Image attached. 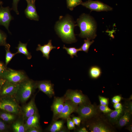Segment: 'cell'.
<instances>
[{"mask_svg":"<svg viewBox=\"0 0 132 132\" xmlns=\"http://www.w3.org/2000/svg\"><path fill=\"white\" fill-rule=\"evenodd\" d=\"M77 22L80 31V36L90 40L95 38L96 36V25L91 17L83 14L77 19Z\"/></svg>","mask_w":132,"mask_h":132,"instance_id":"cell-1","label":"cell"},{"mask_svg":"<svg viewBox=\"0 0 132 132\" xmlns=\"http://www.w3.org/2000/svg\"><path fill=\"white\" fill-rule=\"evenodd\" d=\"M75 24L72 20L67 17L59 21L56 26V30L62 39L68 43L76 41L74 32Z\"/></svg>","mask_w":132,"mask_h":132,"instance_id":"cell-2","label":"cell"},{"mask_svg":"<svg viewBox=\"0 0 132 132\" xmlns=\"http://www.w3.org/2000/svg\"><path fill=\"white\" fill-rule=\"evenodd\" d=\"M34 86L33 82L30 80H24L21 84H19L18 91L21 101H25L29 98L32 94Z\"/></svg>","mask_w":132,"mask_h":132,"instance_id":"cell-3","label":"cell"},{"mask_svg":"<svg viewBox=\"0 0 132 132\" xmlns=\"http://www.w3.org/2000/svg\"><path fill=\"white\" fill-rule=\"evenodd\" d=\"M2 75L8 81L15 84L21 83L26 78L22 72L10 68L6 70Z\"/></svg>","mask_w":132,"mask_h":132,"instance_id":"cell-4","label":"cell"},{"mask_svg":"<svg viewBox=\"0 0 132 132\" xmlns=\"http://www.w3.org/2000/svg\"><path fill=\"white\" fill-rule=\"evenodd\" d=\"M83 119L89 118L96 115L98 113V110L96 107L92 105H80L77 107L76 111Z\"/></svg>","mask_w":132,"mask_h":132,"instance_id":"cell-5","label":"cell"},{"mask_svg":"<svg viewBox=\"0 0 132 132\" xmlns=\"http://www.w3.org/2000/svg\"><path fill=\"white\" fill-rule=\"evenodd\" d=\"M91 11H108L111 10L112 7L102 2L98 1L89 0L80 4Z\"/></svg>","mask_w":132,"mask_h":132,"instance_id":"cell-6","label":"cell"},{"mask_svg":"<svg viewBox=\"0 0 132 132\" xmlns=\"http://www.w3.org/2000/svg\"><path fill=\"white\" fill-rule=\"evenodd\" d=\"M66 97L67 100L77 105L85 104L87 101L85 96L76 91H68L66 93Z\"/></svg>","mask_w":132,"mask_h":132,"instance_id":"cell-7","label":"cell"},{"mask_svg":"<svg viewBox=\"0 0 132 132\" xmlns=\"http://www.w3.org/2000/svg\"><path fill=\"white\" fill-rule=\"evenodd\" d=\"M10 11L8 7H4L0 6V25L4 26L9 32L10 23L13 18Z\"/></svg>","mask_w":132,"mask_h":132,"instance_id":"cell-8","label":"cell"},{"mask_svg":"<svg viewBox=\"0 0 132 132\" xmlns=\"http://www.w3.org/2000/svg\"><path fill=\"white\" fill-rule=\"evenodd\" d=\"M77 105L69 101H66L61 112L58 115L57 118L67 119L71 113L76 111L77 108Z\"/></svg>","mask_w":132,"mask_h":132,"instance_id":"cell-9","label":"cell"},{"mask_svg":"<svg viewBox=\"0 0 132 132\" xmlns=\"http://www.w3.org/2000/svg\"><path fill=\"white\" fill-rule=\"evenodd\" d=\"M0 109L8 112L16 113L18 109L16 104L9 99H4L0 101Z\"/></svg>","mask_w":132,"mask_h":132,"instance_id":"cell-10","label":"cell"},{"mask_svg":"<svg viewBox=\"0 0 132 132\" xmlns=\"http://www.w3.org/2000/svg\"><path fill=\"white\" fill-rule=\"evenodd\" d=\"M27 2V5L24 11L26 17L31 20L38 21L39 16L36 11L35 3Z\"/></svg>","mask_w":132,"mask_h":132,"instance_id":"cell-11","label":"cell"},{"mask_svg":"<svg viewBox=\"0 0 132 132\" xmlns=\"http://www.w3.org/2000/svg\"><path fill=\"white\" fill-rule=\"evenodd\" d=\"M90 128L92 132H110L112 131L108 125L100 121L93 122L91 124Z\"/></svg>","mask_w":132,"mask_h":132,"instance_id":"cell-12","label":"cell"},{"mask_svg":"<svg viewBox=\"0 0 132 132\" xmlns=\"http://www.w3.org/2000/svg\"><path fill=\"white\" fill-rule=\"evenodd\" d=\"M19 86V84L14 83L7 81L3 87L1 94L2 95H13L18 91Z\"/></svg>","mask_w":132,"mask_h":132,"instance_id":"cell-13","label":"cell"},{"mask_svg":"<svg viewBox=\"0 0 132 132\" xmlns=\"http://www.w3.org/2000/svg\"><path fill=\"white\" fill-rule=\"evenodd\" d=\"M37 87L40 90L49 96H51L54 94L53 86L50 82H40L38 84Z\"/></svg>","mask_w":132,"mask_h":132,"instance_id":"cell-14","label":"cell"},{"mask_svg":"<svg viewBox=\"0 0 132 132\" xmlns=\"http://www.w3.org/2000/svg\"><path fill=\"white\" fill-rule=\"evenodd\" d=\"M56 48L55 46H53L52 44L51 40H49L47 44L42 46L38 44L36 50L40 51L42 53L43 56L48 59L49 57V54L51 51L53 49Z\"/></svg>","mask_w":132,"mask_h":132,"instance_id":"cell-15","label":"cell"},{"mask_svg":"<svg viewBox=\"0 0 132 132\" xmlns=\"http://www.w3.org/2000/svg\"><path fill=\"white\" fill-rule=\"evenodd\" d=\"M124 109H115L107 113V117L109 121L113 124H117L119 119L123 115Z\"/></svg>","mask_w":132,"mask_h":132,"instance_id":"cell-16","label":"cell"},{"mask_svg":"<svg viewBox=\"0 0 132 132\" xmlns=\"http://www.w3.org/2000/svg\"><path fill=\"white\" fill-rule=\"evenodd\" d=\"M64 103V100L63 98H56L52 107L54 116L58 115L60 113L63 108Z\"/></svg>","mask_w":132,"mask_h":132,"instance_id":"cell-17","label":"cell"},{"mask_svg":"<svg viewBox=\"0 0 132 132\" xmlns=\"http://www.w3.org/2000/svg\"><path fill=\"white\" fill-rule=\"evenodd\" d=\"M131 113L127 109L124 110L123 115L119 119L117 124L120 127L125 126L129 123L131 118Z\"/></svg>","mask_w":132,"mask_h":132,"instance_id":"cell-18","label":"cell"},{"mask_svg":"<svg viewBox=\"0 0 132 132\" xmlns=\"http://www.w3.org/2000/svg\"><path fill=\"white\" fill-rule=\"evenodd\" d=\"M25 116L27 118L34 115L36 112V108L34 100L32 99L23 109Z\"/></svg>","mask_w":132,"mask_h":132,"instance_id":"cell-19","label":"cell"},{"mask_svg":"<svg viewBox=\"0 0 132 132\" xmlns=\"http://www.w3.org/2000/svg\"><path fill=\"white\" fill-rule=\"evenodd\" d=\"M38 123V117L36 112L34 115L27 118L25 127L28 129L32 128H37L39 127Z\"/></svg>","mask_w":132,"mask_h":132,"instance_id":"cell-20","label":"cell"},{"mask_svg":"<svg viewBox=\"0 0 132 132\" xmlns=\"http://www.w3.org/2000/svg\"><path fill=\"white\" fill-rule=\"evenodd\" d=\"M88 73L89 75L91 78L96 79L100 77L102 72L100 67L98 66H94L90 67Z\"/></svg>","mask_w":132,"mask_h":132,"instance_id":"cell-21","label":"cell"},{"mask_svg":"<svg viewBox=\"0 0 132 132\" xmlns=\"http://www.w3.org/2000/svg\"><path fill=\"white\" fill-rule=\"evenodd\" d=\"M27 44L22 43L19 42L17 48L18 50L17 52L16 53H21L24 54L29 59H30L32 57V56L30 53L28 52L27 48Z\"/></svg>","mask_w":132,"mask_h":132,"instance_id":"cell-22","label":"cell"},{"mask_svg":"<svg viewBox=\"0 0 132 132\" xmlns=\"http://www.w3.org/2000/svg\"><path fill=\"white\" fill-rule=\"evenodd\" d=\"M5 46L6 51L5 64L6 65H7L17 53H12L10 51V45L9 44H7Z\"/></svg>","mask_w":132,"mask_h":132,"instance_id":"cell-23","label":"cell"},{"mask_svg":"<svg viewBox=\"0 0 132 132\" xmlns=\"http://www.w3.org/2000/svg\"><path fill=\"white\" fill-rule=\"evenodd\" d=\"M90 39L87 38V39L84 40V43L79 48V51H82L85 52L86 53H88L89 49L90 46L94 42V41L92 40L90 41Z\"/></svg>","mask_w":132,"mask_h":132,"instance_id":"cell-24","label":"cell"},{"mask_svg":"<svg viewBox=\"0 0 132 132\" xmlns=\"http://www.w3.org/2000/svg\"><path fill=\"white\" fill-rule=\"evenodd\" d=\"M63 125V122L58 121L55 122L51 126L50 131L51 132H56L59 131L62 128Z\"/></svg>","mask_w":132,"mask_h":132,"instance_id":"cell-25","label":"cell"},{"mask_svg":"<svg viewBox=\"0 0 132 132\" xmlns=\"http://www.w3.org/2000/svg\"><path fill=\"white\" fill-rule=\"evenodd\" d=\"M63 48L66 50L67 54L70 55L72 58H73L74 56L77 57V53L79 51V48H76L75 47H67L65 45H64Z\"/></svg>","mask_w":132,"mask_h":132,"instance_id":"cell-26","label":"cell"},{"mask_svg":"<svg viewBox=\"0 0 132 132\" xmlns=\"http://www.w3.org/2000/svg\"><path fill=\"white\" fill-rule=\"evenodd\" d=\"M12 127L14 131L16 132H24L26 130L25 127L19 121L13 124Z\"/></svg>","mask_w":132,"mask_h":132,"instance_id":"cell-27","label":"cell"},{"mask_svg":"<svg viewBox=\"0 0 132 132\" xmlns=\"http://www.w3.org/2000/svg\"><path fill=\"white\" fill-rule=\"evenodd\" d=\"M66 1L67 7L71 10L82 2V0H66Z\"/></svg>","mask_w":132,"mask_h":132,"instance_id":"cell-28","label":"cell"},{"mask_svg":"<svg viewBox=\"0 0 132 132\" xmlns=\"http://www.w3.org/2000/svg\"><path fill=\"white\" fill-rule=\"evenodd\" d=\"M6 37L5 33L0 30V46H4L7 44L6 43Z\"/></svg>","mask_w":132,"mask_h":132,"instance_id":"cell-29","label":"cell"},{"mask_svg":"<svg viewBox=\"0 0 132 132\" xmlns=\"http://www.w3.org/2000/svg\"><path fill=\"white\" fill-rule=\"evenodd\" d=\"M99 109L101 112L105 113H108L113 110L109 108L108 106L100 105L99 107Z\"/></svg>","mask_w":132,"mask_h":132,"instance_id":"cell-30","label":"cell"},{"mask_svg":"<svg viewBox=\"0 0 132 132\" xmlns=\"http://www.w3.org/2000/svg\"><path fill=\"white\" fill-rule=\"evenodd\" d=\"M99 98L100 105L108 106L109 102L107 98L100 96H99Z\"/></svg>","mask_w":132,"mask_h":132,"instance_id":"cell-31","label":"cell"},{"mask_svg":"<svg viewBox=\"0 0 132 132\" xmlns=\"http://www.w3.org/2000/svg\"><path fill=\"white\" fill-rule=\"evenodd\" d=\"M67 119V125L68 129L70 130L73 129L75 128L74 123L70 118H68Z\"/></svg>","mask_w":132,"mask_h":132,"instance_id":"cell-32","label":"cell"},{"mask_svg":"<svg viewBox=\"0 0 132 132\" xmlns=\"http://www.w3.org/2000/svg\"><path fill=\"white\" fill-rule=\"evenodd\" d=\"M20 0H13L12 9L17 14H19V12L18 10L17 5Z\"/></svg>","mask_w":132,"mask_h":132,"instance_id":"cell-33","label":"cell"},{"mask_svg":"<svg viewBox=\"0 0 132 132\" xmlns=\"http://www.w3.org/2000/svg\"><path fill=\"white\" fill-rule=\"evenodd\" d=\"M121 97L119 95H116L113 97L112 99V102L115 104L119 102L121 99Z\"/></svg>","mask_w":132,"mask_h":132,"instance_id":"cell-34","label":"cell"},{"mask_svg":"<svg viewBox=\"0 0 132 132\" xmlns=\"http://www.w3.org/2000/svg\"><path fill=\"white\" fill-rule=\"evenodd\" d=\"M72 121L75 124L78 126L80 124L81 122V119L80 118L75 117L73 118Z\"/></svg>","mask_w":132,"mask_h":132,"instance_id":"cell-35","label":"cell"},{"mask_svg":"<svg viewBox=\"0 0 132 132\" xmlns=\"http://www.w3.org/2000/svg\"><path fill=\"white\" fill-rule=\"evenodd\" d=\"M14 118V115L10 114V115L3 118L2 119L6 121H9L12 120Z\"/></svg>","mask_w":132,"mask_h":132,"instance_id":"cell-36","label":"cell"},{"mask_svg":"<svg viewBox=\"0 0 132 132\" xmlns=\"http://www.w3.org/2000/svg\"><path fill=\"white\" fill-rule=\"evenodd\" d=\"M6 70L3 64L0 62V75H2Z\"/></svg>","mask_w":132,"mask_h":132,"instance_id":"cell-37","label":"cell"},{"mask_svg":"<svg viewBox=\"0 0 132 132\" xmlns=\"http://www.w3.org/2000/svg\"><path fill=\"white\" fill-rule=\"evenodd\" d=\"M113 107L115 109H121L123 107L121 104L119 102L114 104Z\"/></svg>","mask_w":132,"mask_h":132,"instance_id":"cell-38","label":"cell"},{"mask_svg":"<svg viewBox=\"0 0 132 132\" xmlns=\"http://www.w3.org/2000/svg\"><path fill=\"white\" fill-rule=\"evenodd\" d=\"M5 128V125L4 123L0 120V131L4 130Z\"/></svg>","mask_w":132,"mask_h":132,"instance_id":"cell-39","label":"cell"},{"mask_svg":"<svg viewBox=\"0 0 132 132\" xmlns=\"http://www.w3.org/2000/svg\"><path fill=\"white\" fill-rule=\"evenodd\" d=\"M29 132H38L39 131L38 130L37 128H32L28 129L27 131Z\"/></svg>","mask_w":132,"mask_h":132,"instance_id":"cell-40","label":"cell"},{"mask_svg":"<svg viewBox=\"0 0 132 132\" xmlns=\"http://www.w3.org/2000/svg\"><path fill=\"white\" fill-rule=\"evenodd\" d=\"M78 132H88V131L86 128L84 127L79 129Z\"/></svg>","mask_w":132,"mask_h":132,"instance_id":"cell-41","label":"cell"},{"mask_svg":"<svg viewBox=\"0 0 132 132\" xmlns=\"http://www.w3.org/2000/svg\"><path fill=\"white\" fill-rule=\"evenodd\" d=\"M27 2H30L33 3H35V0H26Z\"/></svg>","mask_w":132,"mask_h":132,"instance_id":"cell-42","label":"cell"},{"mask_svg":"<svg viewBox=\"0 0 132 132\" xmlns=\"http://www.w3.org/2000/svg\"><path fill=\"white\" fill-rule=\"evenodd\" d=\"M128 129L131 132H132V126L130 125L128 127Z\"/></svg>","mask_w":132,"mask_h":132,"instance_id":"cell-43","label":"cell"},{"mask_svg":"<svg viewBox=\"0 0 132 132\" xmlns=\"http://www.w3.org/2000/svg\"></svg>","mask_w":132,"mask_h":132,"instance_id":"cell-44","label":"cell"}]
</instances>
